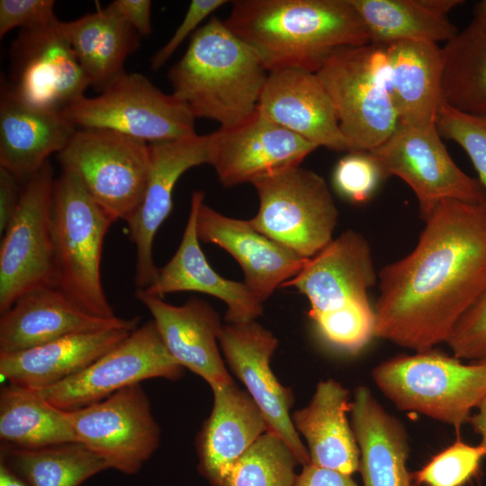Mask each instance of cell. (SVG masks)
Segmentation results:
<instances>
[{"label": "cell", "mask_w": 486, "mask_h": 486, "mask_svg": "<svg viewBox=\"0 0 486 486\" xmlns=\"http://www.w3.org/2000/svg\"><path fill=\"white\" fill-rule=\"evenodd\" d=\"M182 367L168 353L155 322L149 320L130 332L76 374L44 389L35 390L65 411L101 401L114 392L151 378L178 380Z\"/></svg>", "instance_id": "8fae6325"}, {"label": "cell", "mask_w": 486, "mask_h": 486, "mask_svg": "<svg viewBox=\"0 0 486 486\" xmlns=\"http://www.w3.org/2000/svg\"><path fill=\"white\" fill-rule=\"evenodd\" d=\"M200 241L225 249L243 270L245 284L264 303L293 278L309 258H303L256 230L249 220L230 218L201 203L196 217Z\"/></svg>", "instance_id": "ac0fdd59"}, {"label": "cell", "mask_w": 486, "mask_h": 486, "mask_svg": "<svg viewBox=\"0 0 486 486\" xmlns=\"http://www.w3.org/2000/svg\"><path fill=\"white\" fill-rule=\"evenodd\" d=\"M212 390V410L197 437L198 470L212 486H223L234 464L269 428L248 392L234 382Z\"/></svg>", "instance_id": "d4e9b609"}, {"label": "cell", "mask_w": 486, "mask_h": 486, "mask_svg": "<svg viewBox=\"0 0 486 486\" xmlns=\"http://www.w3.org/2000/svg\"><path fill=\"white\" fill-rule=\"evenodd\" d=\"M135 295L151 313L168 353L182 367L201 376L211 388L234 382L218 347L223 325L208 302L193 297L176 306L141 290Z\"/></svg>", "instance_id": "7402d4cb"}, {"label": "cell", "mask_w": 486, "mask_h": 486, "mask_svg": "<svg viewBox=\"0 0 486 486\" xmlns=\"http://www.w3.org/2000/svg\"><path fill=\"white\" fill-rule=\"evenodd\" d=\"M386 175L369 151H349L341 158L333 171L335 190L346 200L362 203L368 201Z\"/></svg>", "instance_id": "f35d334b"}, {"label": "cell", "mask_w": 486, "mask_h": 486, "mask_svg": "<svg viewBox=\"0 0 486 486\" xmlns=\"http://www.w3.org/2000/svg\"><path fill=\"white\" fill-rule=\"evenodd\" d=\"M130 332L111 328L76 333L23 351L0 353V374L11 384L44 389L85 369Z\"/></svg>", "instance_id": "484cf974"}, {"label": "cell", "mask_w": 486, "mask_h": 486, "mask_svg": "<svg viewBox=\"0 0 486 486\" xmlns=\"http://www.w3.org/2000/svg\"><path fill=\"white\" fill-rule=\"evenodd\" d=\"M210 165L227 187L300 166L319 147L257 111L246 121L210 133Z\"/></svg>", "instance_id": "9a60e30c"}, {"label": "cell", "mask_w": 486, "mask_h": 486, "mask_svg": "<svg viewBox=\"0 0 486 486\" xmlns=\"http://www.w3.org/2000/svg\"><path fill=\"white\" fill-rule=\"evenodd\" d=\"M107 7L129 23L140 36L151 32V1L115 0Z\"/></svg>", "instance_id": "7bdbcfd3"}, {"label": "cell", "mask_w": 486, "mask_h": 486, "mask_svg": "<svg viewBox=\"0 0 486 486\" xmlns=\"http://www.w3.org/2000/svg\"><path fill=\"white\" fill-rule=\"evenodd\" d=\"M473 19L486 21V0L478 2L473 7Z\"/></svg>", "instance_id": "681fc988"}, {"label": "cell", "mask_w": 486, "mask_h": 486, "mask_svg": "<svg viewBox=\"0 0 486 486\" xmlns=\"http://www.w3.org/2000/svg\"><path fill=\"white\" fill-rule=\"evenodd\" d=\"M0 86V166L25 183L68 145L76 127L61 112L22 101L3 77Z\"/></svg>", "instance_id": "cb8c5ba5"}, {"label": "cell", "mask_w": 486, "mask_h": 486, "mask_svg": "<svg viewBox=\"0 0 486 486\" xmlns=\"http://www.w3.org/2000/svg\"><path fill=\"white\" fill-rule=\"evenodd\" d=\"M443 101L486 116V21L473 19L443 47Z\"/></svg>", "instance_id": "1f68e13d"}, {"label": "cell", "mask_w": 486, "mask_h": 486, "mask_svg": "<svg viewBox=\"0 0 486 486\" xmlns=\"http://www.w3.org/2000/svg\"><path fill=\"white\" fill-rule=\"evenodd\" d=\"M219 344L230 369L263 413L269 431L291 448L300 464L310 463L308 449L296 431L290 409L293 394L282 385L270 366L278 346L274 334L256 320L224 325Z\"/></svg>", "instance_id": "2e32d148"}, {"label": "cell", "mask_w": 486, "mask_h": 486, "mask_svg": "<svg viewBox=\"0 0 486 486\" xmlns=\"http://www.w3.org/2000/svg\"><path fill=\"white\" fill-rule=\"evenodd\" d=\"M114 221L76 174L62 170L55 179L52 202L55 287L101 318L117 317L100 272L104 240Z\"/></svg>", "instance_id": "277c9868"}, {"label": "cell", "mask_w": 486, "mask_h": 486, "mask_svg": "<svg viewBox=\"0 0 486 486\" xmlns=\"http://www.w3.org/2000/svg\"><path fill=\"white\" fill-rule=\"evenodd\" d=\"M294 486H357L351 476L341 472L307 464L297 476Z\"/></svg>", "instance_id": "f6af8a7d"}, {"label": "cell", "mask_w": 486, "mask_h": 486, "mask_svg": "<svg viewBox=\"0 0 486 486\" xmlns=\"http://www.w3.org/2000/svg\"><path fill=\"white\" fill-rule=\"evenodd\" d=\"M0 486H30L4 461H0Z\"/></svg>", "instance_id": "c3c4849f"}, {"label": "cell", "mask_w": 486, "mask_h": 486, "mask_svg": "<svg viewBox=\"0 0 486 486\" xmlns=\"http://www.w3.org/2000/svg\"><path fill=\"white\" fill-rule=\"evenodd\" d=\"M363 19L370 42H447L459 32L446 16L424 8L418 0H350Z\"/></svg>", "instance_id": "d6a6232c"}, {"label": "cell", "mask_w": 486, "mask_h": 486, "mask_svg": "<svg viewBox=\"0 0 486 486\" xmlns=\"http://www.w3.org/2000/svg\"><path fill=\"white\" fill-rule=\"evenodd\" d=\"M259 209L252 226L303 258L333 240L338 211L323 177L301 166L252 184Z\"/></svg>", "instance_id": "ba28073f"}, {"label": "cell", "mask_w": 486, "mask_h": 486, "mask_svg": "<svg viewBox=\"0 0 486 486\" xmlns=\"http://www.w3.org/2000/svg\"><path fill=\"white\" fill-rule=\"evenodd\" d=\"M223 21L268 73H316L337 49L370 43L350 0H236Z\"/></svg>", "instance_id": "7a4b0ae2"}, {"label": "cell", "mask_w": 486, "mask_h": 486, "mask_svg": "<svg viewBox=\"0 0 486 486\" xmlns=\"http://www.w3.org/2000/svg\"><path fill=\"white\" fill-rule=\"evenodd\" d=\"M478 412L470 418L471 423L475 433L480 435V446L483 448L486 454V394L477 407Z\"/></svg>", "instance_id": "bcb514c9"}, {"label": "cell", "mask_w": 486, "mask_h": 486, "mask_svg": "<svg viewBox=\"0 0 486 486\" xmlns=\"http://www.w3.org/2000/svg\"><path fill=\"white\" fill-rule=\"evenodd\" d=\"M446 343L458 359L486 358V290L456 323Z\"/></svg>", "instance_id": "ab89813d"}, {"label": "cell", "mask_w": 486, "mask_h": 486, "mask_svg": "<svg viewBox=\"0 0 486 486\" xmlns=\"http://www.w3.org/2000/svg\"><path fill=\"white\" fill-rule=\"evenodd\" d=\"M350 411L364 486H411L406 464L410 448L402 424L365 386L356 388Z\"/></svg>", "instance_id": "83f0119b"}, {"label": "cell", "mask_w": 486, "mask_h": 486, "mask_svg": "<svg viewBox=\"0 0 486 486\" xmlns=\"http://www.w3.org/2000/svg\"><path fill=\"white\" fill-rule=\"evenodd\" d=\"M371 154L386 176H396L413 191L425 220L444 200L486 201L478 180L466 175L452 159L436 126L398 123L393 133Z\"/></svg>", "instance_id": "7c38bea8"}, {"label": "cell", "mask_w": 486, "mask_h": 486, "mask_svg": "<svg viewBox=\"0 0 486 486\" xmlns=\"http://www.w3.org/2000/svg\"><path fill=\"white\" fill-rule=\"evenodd\" d=\"M58 160L115 221L129 222L139 210L149 176L148 143L113 130L81 129Z\"/></svg>", "instance_id": "52a82bcc"}, {"label": "cell", "mask_w": 486, "mask_h": 486, "mask_svg": "<svg viewBox=\"0 0 486 486\" xmlns=\"http://www.w3.org/2000/svg\"><path fill=\"white\" fill-rule=\"evenodd\" d=\"M479 363L484 364L486 366V358L481 360V361H478Z\"/></svg>", "instance_id": "f907efd6"}, {"label": "cell", "mask_w": 486, "mask_h": 486, "mask_svg": "<svg viewBox=\"0 0 486 486\" xmlns=\"http://www.w3.org/2000/svg\"><path fill=\"white\" fill-rule=\"evenodd\" d=\"M53 0H1L0 38L15 28L33 29L58 21Z\"/></svg>", "instance_id": "60d3db41"}, {"label": "cell", "mask_w": 486, "mask_h": 486, "mask_svg": "<svg viewBox=\"0 0 486 486\" xmlns=\"http://www.w3.org/2000/svg\"><path fill=\"white\" fill-rule=\"evenodd\" d=\"M257 112L319 148L351 151L332 100L316 73L302 69L270 72Z\"/></svg>", "instance_id": "d6986e66"}, {"label": "cell", "mask_w": 486, "mask_h": 486, "mask_svg": "<svg viewBox=\"0 0 486 486\" xmlns=\"http://www.w3.org/2000/svg\"><path fill=\"white\" fill-rule=\"evenodd\" d=\"M268 74L256 53L212 16L193 33L167 76L172 94L195 119L230 127L256 112Z\"/></svg>", "instance_id": "3957f363"}, {"label": "cell", "mask_w": 486, "mask_h": 486, "mask_svg": "<svg viewBox=\"0 0 486 486\" xmlns=\"http://www.w3.org/2000/svg\"><path fill=\"white\" fill-rule=\"evenodd\" d=\"M61 112L76 127L113 130L147 143L196 134L188 106L140 73L125 72L98 95H84Z\"/></svg>", "instance_id": "9c48e42d"}, {"label": "cell", "mask_w": 486, "mask_h": 486, "mask_svg": "<svg viewBox=\"0 0 486 486\" xmlns=\"http://www.w3.org/2000/svg\"><path fill=\"white\" fill-rule=\"evenodd\" d=\"M54 183L48 161L22 187L18 210L1 241V313L31 292L55 287Z\"/></svg>", "instance_id": "30bf717a"}, {"label": "cell", "mask_w": 486, "mask_h": 486, "mask_svg": "<svg viewBox=\"0 0 486 486\" xmlns=\"http://www.w3.org/2000/svg\"><path fill=\"white\" fill-rule=\"evenodd\" d=\"M334 104L351 151H371L395 130L386 46L368 43L334 50L316 72Z\"/></svg>", "instance_id": "5b68a950"}, {"label": "cell", "mask_w": 486, "mask_h": 486, "mask_svg": "<svg viewBox=\"0 0 486 486\" xmlns=\"http://www.w3.org/2000/svg\"><path fill=\"white\" fill-rule=\"evenodd\" d=\"M67 412L78 443L124 474L138 473L159 445L160 429L140 383Z\"/></svg>", "instance_id": "4fadbf2b"}, {"label": "cell", "mask_w": 486, "mask_h": 486, "mask_svg": "<svg viewBox=\"0 0 486 486\" xmlns=\"http://www.w3.org/2000/svg\"><path fill=\"white\" fill-rule=\"evenodd\" d=\"M1 460L30 486H80L110 469L102 457L78 442L37 449L7 446Z\"/></svg>", "instance_id": "836d02e7"}, {"label": "cell", "mask_w": 486, "mask_h": 486, "mask_svg": "<svg viewBox=\"0 0 486 486\" xmlns=\"http://www.w3.org/2000/svg\"><path fill=\"white\" fill-rule=\"evenodd\" d=\"M428 11L441 16L446 14L454 8L463 4L462 0H418Z\"/></svg>", "instance_id": "7dc6e473"}, {"label": "cell", "mask_w": 486, "mask_h": 486, "mask_svg": "<svg viewBox=\"0 0 486 486\" xmlns=\"http://www.w3.org/2000/svg\"><path fill=\"white\" fill-rule=\"evenodd\" d=\"M371 248L359 232L347 230L309 258L297 275L283 286H293L310 302L309 316L369 301L376 281Z\"/></svg>", "instance_id": "44dd1931"}, {"label": "cell", "mask_w": 486, "mask_h": 486, "mask_svg": "<svg viewBox=\"0 0 486 486\" xmlns=\"http://www.w3.org/2000/svg\"><path fill=\"white\" fill-rule=\"evenodd\" d=\"M140 320L97 317L58 288H41L22 296L1 313L0 353L23 351L76 333L111 328L133 331Z\"/></svg>", "instance_id": "ffe728a7"}, {"label": "cell", "mask_w": 486, "mask_h": 486, "mask_svg": "<svg viewBox=\"0 0 486 486\" xmlns=\"http://www.w3.org/2000/svg\"><path fill=\"white\" fill-rule=\"evenodd\" d=\"M0 438L20 449L78 442L67 411L35 390L11 383L0 393Z\"/></svg>", "instance_id": "4dcf8cb0"}, {"label": "cell", "mask_w": 486, "mask_h": 486, "mask_svg": "<svg viewBox=\"0 0 486 486\" xmlns=\"http://www.w3.org/2000/svg\"><path fill=\"white\" fill-rule=\"evenodd\" d=\"M20 181L0 166V234L3 236L13 220L21 200Z\"/></svg>", "instance_id": "ee69618b"}, {"label": "cell", "mask_w": 486, "mask_h": 486, "mask_svg": "<svg viewBox=\"0 0 486 486\" xmlns=\"http://www.w3.org/2000/svg\"><path fill=\"white\" fill-rule=\"evenodd\" d=\"M321 339L349 354L362 350L375 337V314L369 301L310 316Z\"/></svg>", "instance_id": "d590c367"}, {"label": "cell", "mask_w": 486, "mask_h": 486, "mask_svg": "<svg viewBox=\"0 0 486 486\" xmlns=\"http://www.w3.org/2000/svg\"><path fill=\"white\" fill-rule=\"evenodd\" d=\"M485 456L480 445L457 439L432 457L413 478L425 486H464L476 476Z\"/></svg>", "instance_id": "8d00e7d4"}, {"label": "cell", "mask_w": 486, "mask_h": 486, "mask_svg": "<svg viewBox=\"0 0 486 486\" xmlns=\"http://www.w3.org/2000/svg\"><path fill=\"white\" fill-rule=\"evenodd\" d=\"M300 464L275 433H264L234 464L223 486H294Z\"/></svg>", "instance_id": "e575fe53"}, {"label": "cell", "mask_w": 486, "mask_h": 486, "mask_svg": "<svg viewBox=\"0 0 486 486\" xmlns=\"http://www.w3.org/2000/svg\"><path fill=\"white\" fill-rule=\"evenodd\" d=\"M58 26L90 85L101 91L125 73L126 58L140 43V35L107 6Z\"/></svg>", "instance_id": "f546056e"}, {"label": "cell", "mask_w": 486, "mask_h": 486, "mask_svg": "<svg viewBox=\"0 0 486 486\" xmlns=\"http://www.w3.org/2000/svg\"><path fill=\"white\" fill-rule=\"evenodd\" d=\"M348 391L332 379L321 381L310 403L292 420L307 441L310 464L351 476L360 466V451L346 413Z\"/></svg>", "instance_id": "4316f807"}, {"label": "cell", "mask_w": 486, "mask_h": 486, "mask_svg": "<svg viewBox=\"0 0 486 486\" xmlns=\"http://www.w3.org/2000/svg\"><path fill=\"white\" fill-rule=\"evenodd\" d=\"M379 390L399 410L459 430L486 394V366L463 364L432 350L388 359L372 372Z\"/></svg>", "instance_id": "8992f818"}, {"label": "cell", "mask_w": 486, "mask_h": 486, "mask_svg": "<svg viewBox=\"0 0 486 486\" xmlns=\"http://www.w3.org/2000/svg\"><path fill=\"white\" fill-rule=\"evenodd\" d=\"M227 3L226 0L191 1L179 26L166 43L151 58V68L158 70L165 65L183 41L200 28L201 22Z\"/></svg>", "instance_id": "b9f144b4"}, {"label": "cell", "mask_w": 486, "mask_h": 486, "mask_svg": "<svg viewBox=\"0 0 486 486\" xmlns=\"http://www.w3.org/2000/svg\"><path fill=\"white\" fill-rule=\"evenodd\" d=\"M392 94L399 122L435 126L443 104V48L424 41H399L386 46Z\"/></svg>", "instance_id": "f1b7e54d"}, {"label": "cell", "mask_w": 486, "mask_h": 486, "mask_svg": "<svg viewBox=\"0 0 486 486\" xmlns=\"http://www.w3.org/2000/svg\"><path fill=\"white\" fill-rule=\"evenodd\" d=\"M416 247L378 274L375 338L416 352L447 342L486 290V201L444 200Z\"/></svg>", "instance_id": "6da1fadb"}, {"label": "cell", "mask_w": 486, "mask_h": 486, "mask_svg": "<svg viewBox=\"0 0 486 486\" xmlns=\"http://www.w3.org/2000/svg\"><path fill=\"white\" fill-rule=\"evenodd\" d=\"M58 22L20 31L10 46L8 84L26 104L62 112L91 85Z\"/></svg>", "instance_id": "5bb4252c"}, {"label": "cell", "mask_w": 486, "mask_h": 486, "mask_svg": "<svg viewBox=\"0 0 486 486\" xmlns=\"http://www.w3.org/2000/svg\"><path fill=\"white\" fill-rule=\"evenodd\" d=\"M436 126L441 138L454 140L466 152L486 191V116L463 112L443 102Z\"/></svg>", "instance_id": "74e56055"}, {"label": "cell", "mask_w": 486, "mask_h": 486, "mask_svg": "<svg viewBox=\"0 0 486 486\" xmlns=\"http://www.w3.org/2000/svg\"><path fill=\"white\" fill-rule=\"evenodd\" d=\"M203 198L202 191L193 192L187 223L176 252L162 268H158L155 281L141 291L158 298L178 292L209 294L226 304L225 320L229 324L256 320L263 313V302L245 283L218 274L200 247L196 217Z\"/></svg>", "instance_id": "603a6c76"}, {"label": "cell", "mask_w": 486, "mask_h": 486, "mask_svg": "<svg viewBox=\"0 0 486 486\" xmlns=\"http://www.w3.org/2000/svg\"><path fill=\"white\" fill-rule=\"evenodd\" d=\"M150 169L143 201L127 222L136 248L137 290L148 287L158 268L153 259L155 236L170 214L173 191L181 176L190 168L210 164V135L197 133L183 139L148 143Z\"/></svg>", "instance_id": "e0dca14e"}]
</instances>
